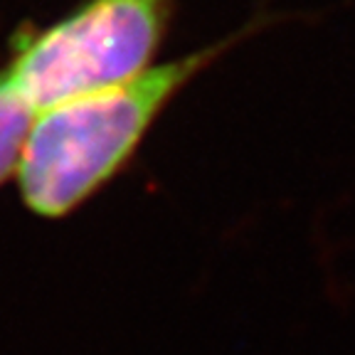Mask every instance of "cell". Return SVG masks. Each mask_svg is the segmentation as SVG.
Here are the masks:
<instances>
[{
    "label": "cell",
    "mask_w": 355,
    "mask_h": 355,
    "mask_svg": "<svg viewBox=\"0 0 355 355\" xmlns=\"http://www.w3.org/2000/svg\"><path fill=\"white\" fill-rule=\"evenodd\" d=\"M215 52L150 64L126 82L40 109L15 171L28 210L57 220L84 205L131 161L155 116Z\"/></svg>",
    "instance_id": "1"
},
{
    "label": "cell",
    "mask_w": 355,
    "mask_h": 355,
    "mask_svg": "<svg viewBox=\"0 0 355 355\" xmlns=\"http://www.w3.org/2000/svg\"><path fill=\"white\" fill-rule=\"evenodd\" d=\"M35 109L12 87L6 69H0V183L15 175Z\"/></svg>",
    "instance_id": "3"
},
{
    "label": "cell",
    "mask_w": 355,
    "mask_h": 355,
    "mask_svg": "<svg viewBox=\"0 0 355 355\" xmlns=\"http://www.w3.org/2000/svg\"><path fill=\"white\" fill-rule=\"evenodd\" d=\"M171 10L173 0H84L60 22L17 40L6 74L35 114L126 82L150 67Z\"/></svg>",
    "instance_id": "2"
}]
</instances>
